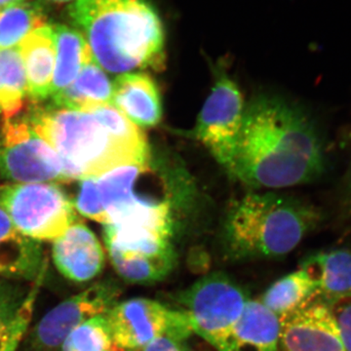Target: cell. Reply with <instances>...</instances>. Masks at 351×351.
<instances>
[{"mask_svg":"<svg viewBox=\"0 0 351 351\" xmlns=\"http://www.w3.org/2000/svg\"><path fill=\"white\" fill-rule=\"evenodd\" d=\"M326 170L324 143L304 110L271 96L245 107L228 171L235 179L252 188L280 189L316 181Z\"/></svg>","mask_w":351,"mask_h":351,"instance_id":"obj_1","label":"cell"},{"mask_svg":"<svg viewBox=\"0 0 351 351\" xmlns=\"http://www.w3.org/2000/svg\"><path fill=\"white\" fill-rule=\"evenodd\" d=\"M69 16L104 71L121 75L164 69L165 34L149 0H76Z\"/></svg>","mask_w":351,"mask_h":351,"instance_id":"obj_2","label":"cell"},{"mask_svg":"<svg viewBox=\"0 0 351 351\" xmlns=\"http://www.w3.org/2000/svg\"><path fill=\"white\" fill-rule=\"evenodd\" d=\"M324 221L313 203L276 193H249L228 207L226 250L233 258H279L291 253Z\"/></svg>","mask_w":351,"mask_h":351,"instance_id":"obj_3","label":"cell"},{"mask_svg":"<svg viewBox=\"0 0 351 351\" xmlns=\"http://www.w3.org/2000/svg\"><path fill=\"white\" fill-rule=\"evenodd\" d=\"M25 117L39 137L57 152L71 181L99 177L119 166L149 160V152L122 143L91 112L36 105Z\"/></svg>","mask_w":351,"mask_h":351,"instance_id":"obj_4","label":"cell"},{"mask_svg":"<svg viewBox=\"0 0 351 351\" xmlns=\"http://www.w3.org/2000/svg\"><path fill=\"white\" fill-rule=\"evenodd\" d=\"M248 301L239 284L219 272L203 277L178 297L191 331L218 351H230L233 331Z\"/></svg>","mask_w":351,"mask_h":351,"instance_id":"obj_5","label":"cell"},{"mask_svg":"<svg viewBox=\"0 0 351 351\" xmlns=\"http://www.w3.org/2000/svg\"><path fill=\"white\" fill-rule=\"evenodd\" d=\"M0 208L15 228L36 241H54L77 223L75 204L55 182L0 186Z\"/></svg>","mask_w":351,"mask_h":351,"instance_id":"obj_6","label":"cell"},{"mask_svg":"<svg viewBox=\"0 0 351 351\" xmlns=\"http://www.w3.org/2000/svg\"><path fill=\"white\" fill-rule=\"evenodd\" d=\"M0 178L11 184L71 182L57 152L39 137L25 117L2 121Z\"/></svg>","mask_w":351,"mask_h":351,"instance_id":"obj_7","label":"cell"},{"mask_svg":"<svg viewBox=\"0 0 351 351\" xmlns=\"http://www.w3.org/2000/svg\"><path fill=\"white\" fill-rule=\"evenodd\" d=\"M244 110L239 87L228 76L221 75L215 82L196 122V138L228 171L237 149Z\"/></svg>","mask_w":351,"mask_h":351,"instance_id":"obj_8","label":"cell"},{"mask_svg":"<svg viewBox=\"0 0 351 351\" xmlns=\"http://www.w3.org/2000/svg\"><path fill=\"white\" fill-rule=\"evenodd\" d=\"M119 288L101 281L60 302L43 316L32 332L34 351H53L61 348L69 332L85 321L108 313L117 304Z\"/></svg>","mask_w":351,"mask_h":351,"instance_id":"obj_9","label":"cell"},{"mask_svg":"<svg viewBox=\"0 0 351 351\" xmlns=\"http://www.w3.org/2000/svg\"><path fill=\"white\" fill-rule=\"evenodd\" d=\"M105 314L113 339L122 350H140L169 330L191 328L182 311L145 298L117 302Z\"/></svg>","mask_w":351,"mask_h":351,"instance_id":"obj_10","label":"cell"},{"mask_svg":"<svg viewBox=\"0 0 351 351\" xmlns=\"http://www.w3.org/2000/svg\"><path fill=\"white\" fill-rule=\"evenodd\" d=\"M280 350L346 351L334 308L315 301L281 320Z\"/></svg>","mask_w":351,"mask_h":351,"instance_id":"obj_11","label":"cell"},{"mask_svg":"<svg viewBox=\"0 0 351 351\" xmlns=\"http://www.w3.org/2000/svg\"><path fill=\"white\" fill-rule=\"evenodd\" d=\"M52 258L60 274L76 283L93 280L100 276L106 265L100 241L80 221L53 241Z\"/></svg>","mask_w":351,"mask_h":351,"instance_id":"obj_12","label":"cell"},{"mask_svg":"<svg viewBox=\"0 0 351 351\" xmlns=\"http://www.w3.org/2000/svg\"><path fill=\"white\" fill-rule=\"evenodd\" d=\"M110 105L138 128L156 126L162 119L160 93L147 73L138 71L117 76Z\"/></svg>","mask_w":351,"mask_h":351,"instance_id":"obj_13","label":"cell"},{"mask_svg":"<svg viewBox=\"0 0 351 351\" xmlns=\"http://www.w3.org/2000/svg\"><path fill=\"white\" fill-rule=\"evenodd\" d=\"M17 47L25 66L29 98L36 103L49 98L56 61L54 29L48 25L38 27Z\"/></svg>","mask_w":351,"mask_h":351,"instance_id":"obj_14","label":"cell"},{"mask_svg":"<svg viewBox=\"0 0 351 351\" xmlns=\"http://www.w3.org/2000/svg\"><path fill=\"white\" fill-rule=\"evenodd\" d=\"M39 282L32 287L0 277V351H15L31 323Z\"/></svg>","mask_w":351,"mask_h":351,"instance_id":"obj_15","label":"cell"},{"mask_svg":"<svg viewBox=\"0 0 351 351\" xmlns=\"http://www.w3.org/2000/svg\"><path fill=\"white\" fill-rule=\"evenodd\" d=\"M43 265L39 241L23 235L0 208V277L31 280Z\"/></svg>","mask_w":351,"mask_h":351,"instance_id":"obj_16","label":"cell"},{"mask_svg":"<svg viewBox=\"0 0 351 351\" xmlns=\"http://www.w3.org/2000/svg\"><path fill=\"white\" fill-rule=\"evenodd\" d=\"M318 284V300L332 306L351 300V250L318 252L302 263Z\"/></svg>","mask_w":351,"mask_h":351,"instance_id":"obj_17","label":"cell"},{"mask_svg":"<svg viewBox=\"0 0 351 351\" xmlns=\"http://www.w3.org/2000/svg\"><path fill=\"white\" fill-rule=\"evenodd\" d=\"M281 329L276 314L249 300L233 331L230 351H281Z\"/></svg>","mask_w":351,"mask_h":351,"instance_id":"obj_18","label":"cell"},{"mask_svg":"<svg viewBox=\"0 0 351 351\" xmlns=\"http://www.w3.org/2000/svg\"><path fill=\"white\" fill-rule=\"evenodd\" d=\"M113 82L93 56L82 66L75 82L53 95L51 105L64 110L88 112L112 101Z\"/></svg>","mask_w":351,"mask_h":351,"instance_id":"obj_19","label":"cell"},{"mask_svg":"<svg viewBox=\"0 0 351 351\" xmlns=\"http://www.w3.org/2000/svg\"><path fill=\"white\" fill-rule=\"evenodd\" d=\"M318 300V284L304 267L279 279L263 294L262 304L280 320Z\"/></svg>","mask_w":351,"mask_h":351,"instance_id":"obj_20","label":"cell"},{"mask_svg":"<svg viewBox=\"0 0 351 351\" xmlns=\"http://www.w3.org/2000/svg\"><path fill=\"white\" fill-rule=\"evenodd\" d=\"M53 29L56 43V61L51 96L75 82L82 66L93 56L86 39L78 29L64 25H54Z\"/></svg>","mask_w":351,"mask_h":351,"instance_id":"obj_21","label":"cell"},{"mask_svg":"<svg viewBox=\"0 0 351 351\" xmlns=\"http://www.w3.org/2000/svg\"><path fill=\"white\" fill-rule=\"evenodd\" d=\"M149 160L119 166L99 176L98 186L104 209L110 225L135 199L136 184L149 169Z\"/></svg>","mask_w":351,"mask_h":351,"instance_id":"obj_22","label":"cell"},{"mask_svg":"<svg viewBox=\"0 0 351 351\" xmlns=\"http://www.w3.org/2000/svg\"><path fill=\"white\" fill-rule=\"evenodd\" d=\"M27 96V76L19 49L0 50V112L3 119L17 117Z\"/></svg>","mask_w":351,"mask_h":351,"instance_id":"obj_23","label":"cell"},{"mask_svg":"<svg viewBox=\"0 0 351 351\" xmlns=\"http://www.w3.org/2000/svg\"><path fill=\"white\" fill-rule=\"evenodd\" d=\"M45 13L36 2H18L0 10V50L11 49L31 32L46 24Z\"/></svg>","mask_w":351,"mask_h":351,"instance_id":"obj_24","label":"cell"},{"mask_svg":"<svg viewBox=\"0 0 351 351\" xmlns=\"http://www.w3.org/2000/svg\"><path fill=\"white\" fill-rule=\"evenodd\" d=\"M62 351H123L115 343L106 314L85 321L69 332Z\"/></svg>","mask_w":351,"mask_h":351,"instance_id":"obj_25","label":"cell"},{"mask_svg":"<svg viewBox=\"0 0 351 351\" xmlns=\"http://www.w3.org/2000/svg\"><path fill=\"white\" fill-rule=\"evenodd\" d=\"M73 204L78 213L82 216L103 225H108L107 213L104 209L100 191H99L98 177H87L82 179L80 191Z\"/></svg>","mask_w":351,"mask_h":351,"instance_id":"obj_26","label":"cell"},{"mask_svg":"<svg viewBox=\"0 0 351 351\" xmlns=\"http://www.w3.org/2000/svg\"><path fill=\"white\" fill-rule=\"evenodd\" d=\"M191 328H177L152 339L138 351H191L186 339L191 336Z\"/></svg>","mask_w":351,"mask_h":351,"instance_id":"obj_27","label":"cell"},{"mask_svg":"<svg viewBox=\"0 0 351 351\" xmlns=\"http://www.w3.org/2000/svg\"><path fill=\"white\" fill-rule=\"evenodd\" d=\"M334 311L341 330L346 351H351V300L341 302Z\"/></svg>","mask_w":351,"mask_h":351,"instance_id":"obj_28","label":"cell"},{"mask_svg":"<svg viewBox=\"0 0 351 351\" xmlns=\"http://www.w3.org/2000/svg\"><path fill=\"white\" fill-rule=\"evenodd\" d=\"M24 1V0H0V10L5 8L7 6L12 5V4L18 3V2Z\"/></svg>","mask_w":351,"mask_h":351,"instance_id":"obj_29","label":"cell"},{"mask_svg":"<svg viewBox=\"0 0 351 351\" xmlns=\"http://www.w3.org/2000/svg\"><path fill=\"white\" fill-rule=\"evenodd\" d=\"M43 1L52 4H71L73 3V2H75L76 0H43Z\"/></svg>","mask_w":351,"mask_h":351,"instance_id":"obj_30","label":"cell"},{"mask_svg":"<svg viewBox=\"0 0 351 351\" xmlns=\"http://www.w3.org/2000/svg\"><path fill=\"white\" fill-rule=\"evenodd\" d=\"M346 189H348V204H350L351 207V169L350 172V177H348V188Z\"/></svg>","mask_w":351,"mask_h":351,"instance_id":"obj_31","label":"cell"},{"mask_svg":"<svg viewBox=\"0 0 351 351\" xmlns=\"http://www.w3.org/2000/svg\"><path fill=\"white\" fill-rule=\"evenodd\" d=\"M127 351H138V350H127Z\"/></svg>","mask_w":351,"mask_h":351,"instance_id":"obj_32","label":"cell"}]
</instances>
